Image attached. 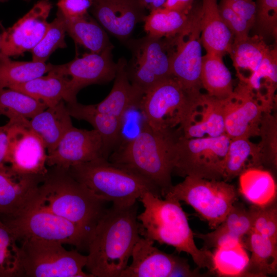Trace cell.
<instances>
[{
    "label": "cell",
    "instance_id": "cell-1",
    "mask_svg": "<svg viewBox=\"0 0 277 277\" xmlns=\"http://www.w3.org/2000/svg\"><path fill=\"white\" fill-rule=\"evenodd\" d=\"M135 203L112 205L92 230L87 244L86 267L93 277H120L140 238Z\"/></svg>",
    "mask_w": 277,
    "mask_h": 277
},
{
    "label": "cell",
    "instance_id": "cell-2",
    "mask_svg": "<svg viewBox=\"0 0 277 277\" xmlns=\"http://www.w3.org/2000/svg\"><path fill=\"white\" fill-rule=\"evenodd\" d=\"M138 200L144 207L137 216L140 235L189 254L198 267L211 271L212 252L197 248L180 202L171 198L162 200L150 191L144 192Z\"/></svg>",
    "mask_w": 277,
    "mask_h": 277
},
{
    "label": "cell",
    "instance_id": "cell-3",
    "mask_svg": "<svg viewBox=\"0 0 277 277\" xmlns=\"http://www.w3.org/2000/svg\"><path fill=\"white\" fill-rule=\"evenodd\" d=\"M105 202L68 170L51 167L39 185L34 206L74 223L90 234L106 211Z\"/></svg>",
    "mask_w": 277,
    "mask_h": 277
},
{
    "label": "cell",
    "instance_id": "cell-4",
    "mask_svg": "<svg viewBox=\"0 0 277 277\" xmlns=\"http://www.w3.org/2000/svg\"><path fill=\"white\" fill-rule=\"evenodd\" d=\"M177 138L154 131L144 123L138 134L122 142L108 159L152 184L164 197L173 185L172 149Z\"/></svg>",
    "mask_w": 277,
    "mask_h": 277
},
{
    "label": "cell",
    "instance_id": "cell-5",
    "mask_svg": "<svg viewBox=\"0 0 277 277\" xmlns=\"http://www.w3.org/2000/svg\"><path fill=\"white\" fill-rule=\"evenodd\" d=\"M68 171L97 197L116 206L132 205L147 191L162 196L152 184L105 159L75 165Z\"/></svg>",
    "mask_w": 277,
    "mask_h": 277
},
{
    "label": "cell",
    "instance_id": "cell-6",
    "mask_svg": "<svg viewBox=\"0 0 277 277\" xmlns=\"http://www.w3.org/2000/svg\"><path fill=\"white\" fill-rule=\"evenodd\" d=\"M202 97L199 100L191 97L171 76L146 91L139 108L145 118L144 123L150 128L180 137L190 124Z\"/></svg>",
    "mask_w": 277,
    "mask_h": 277
},
{
    "label": "cell",
    "instance_id": "cell-7",
    "mask_svg": "<svg viewBox=\"0 0 277 277\" xmlns=\"http://www.w3.org/2000/svg\"><path fill=\"white\" fill-rule=\"evenodd\" d=\"M191 206L212 229L226 218L238 199L235 187L223 180L186 176L164 196Z\"/></svg>",
    "mask_w": 277,
    "mask_h": 277
},
{
    "label": "cell",
    "instance_id": "cell-8",
    "mask_svg": "<svg viewBox=\"0 0 277 277\" xmlns=\"http://www.w3.org/2000/svg\"><path fill=\"white\" fill-rule=\"evenodd\" d=\"M230 140L225 134L217 137H179L173 146V172L184 177L193 176L223 180L224 161Z\"/></svg>",
    "mask_w": 277,
    "mask_h": 277
},
{
    "label": "cell",
    "instance_id": "cell-9",
    "mask_svg": "<svg viewBox=\"0 0 277 277\" xmlns=\"http://www.w3.org/2000/svg\"><path fill=\"white\" fill-rule=\"evenodd\" d=\"M24 276L30 277H93L85 272L87 255L67 250L63 244L36 239L21 241Z\"/></svg>",
    "mask_w": 277,
    "mask_h": 277
},
{
    "label": "cell",
    "instance_id": "cell-10",
    "mask_svg": "<svg viewBox=\"0 0 277 277\" xmlns=\"http://www.w3.org/2000/svg\"><path fill=\"white\" fill-rule=\"evenodd\" d=\"M125 43L131 53L126 67L128 78L143 93L172 76L170 62L174 49V37L157 38L147 35L138 39H129Z\"/></svg>",
    "mask_w": 277,
    "mask_h": 277
},
{
    "label": "cell",
    "instance_id": "cell-11",
    "mask_svg": "<svg viewBox=\"0 0 277 277\" xmlns=\"http://www.w3.org/2000/svg\"><path fill=\"white\" fill-rule=\"evenodd\" d=\"M4 222L17 241L36 239L81 247L90 235L83 227L36 206Z\"/></svg>",
    "mask_w": 277,
    "mask_h": 277
},
{
    "label": "cell",
    "instance_id": "cell-12",
    "mask_svg": "<svg viewBox=\"0 0 277 277\" xmlns=\"http://www.w3.org/2000/svg\"><path fill=\"white\" fill-rule=\"evenodd\" d=\"M191 26L186 32L174 37V49L171 57V74L185 91L193 98L203 96L201 73L202 47L200 9L192 10Z\"/></svg>",
    "mask_w": 277,
    "mask_h": 277
},
{
    "label": "cell",
    "instance_id": "cell-13",
    "mask_svg": "<svg viewBox=\"0 0 277 277\" xmlns=\"http://www.w3.org/2000/svg\"><path fill=\"white\" fill-rule=\"evenodd\" d=\"M225 132L230 139L259 136L263 114L272 108L263 102L244 80L223 100Z\"/></svg>",
    "mask_w": 277,
    "mask_h": 277
},
{
    "label": "cell",
    "instance_id": "cell-14",
    "mask_svg": "<svg viewBox=\"0 0 277 277\" xmlns=\"http://www.w3.org/2000/svg\"><path fill=\"white\" fill-rule=\"evenodd\" d=\"M29 121H9L6 124L8 133L6 164L19 174L43 175L48 170L47 150L41 137L30 127Z\"/></svg>",
    "mask_w": 277,
    "mask_h": 277
},
{
    "label": "cell",
    "instance_id": "cell-15",
    "mask_svg": "<svg viewBox=\"0 0 277 277\" xmlns=\"http://www.w3.org/2000/svg\"><path fill=\"white\" fill-rule=\"evenodd\" d=\"M52 8L49 0H39L4 33L1 52L3 55L18 56L31 51L46 33L48 17Z\"/></svg>",
    "mask_w": 277,
    "mask_h": 277
},
{
    "label": "cell",
    "instance_id": "cell-16",
    "mask_svg": "<svg viewBox=\"0 0 277 277\" xmlns=\"http://www.w3.org/2000/svg\"><path fill=\"white\" fill-rule=\"evenodd\" d=\"M100 159L105 157L103 141L98 132L93 129L89 130L73 126L55 149L47 153L46 164L68 170L74 165Z\"/></svg>",
    "mask_w": 277,
    "mask_h": 277
},
{
    "label": "cell",
    "instance_id": "cell-17",
    "mask_svg": "<svg viewBox=\"0 0 277 277\" xmlns=\"http://www.w3.org/2000/svg\"><path fill=\"white\" fill-rule=\"evenodd\" d=\"M113 48L112 45L99 53H85L68 63L55 65L52 70L71 77L69 78L71 88L77 95L81 89L87 86L105 84L114 80L117 64L113 60Z\"/></svg>",
    "mask_w": 277,
    "mask_h": 277
},
{
    "label": "cell",
    "instance_id": "cell-18",
    "mask_svg": "<svg viewBox=\"0 0 277 277\" xmlns=\"http://www.w3.org/2000/svg\"><path fill=\"white\" fill-rule=\"evenodd\" d=\"M89 10L100 25L123 43L128 41L136 25L144 22L146 9L140 0H91Z\"/></svg>",
    "mask_w": 277,
    "mask_h": 277
},
{
    "label": "cell",
    "instance_id": "cell-19",
    "mask_svg": "<svg viewBox=\"0 0 277 277\" xmlns=\"http://www.w3.org/2000/svg\"><path fill=\"white\" fill-rule=\"evenodd\" d=\"M43 175H25L8 165L0 170V215L12 219L33 207Z\"/></svg>",
    "mask_w": 277,
    "mask_h": 277
},
{
    "label": "cell",
    "instance_id": "cell-20",
    "mask_svg": "<svg viewBox=\"0 0 277 277\" xmlns=\"http://www.w3.org/2000/svg\"><path fill=\"white\" fill-rule=\"evenodd\" d=\"M253 206L246 208L236 202L225 219L214 230L205 234L194 233L202 240L204 249L212 247H231L244 245V239L251 231Z\"/></svg>",
    "mask_w": 277,
    "mask_h": 277
},
{
    "label": "cell",
    "instance_id": "cell-21",
    "mask_svg": "<svg viewBox=\"0 0 277 277\" xmlns=\"http://www.w3.org/2000/svg\"><path fill=\"white\" fill-rule=\"evenodd\" d=\"M131 264L120 277L169 276L177 256L166 253L154 246V242L140 237L131 253Z\"/></svg>",
    "mask_w": 277,
    "mask_h": 277
},
{
    "label": "cell",
    "instance_id": "cell-22",
    "mask_svg": "<svg viewBox=\"0 0 277 277\" xmlns=\"http://www.w3.org/2000/svg\"><path fill=\"white\" fill-rule=\"evenodd\" d=\"M71 117L89 123L100 135L103 143L105 159L122 143L123 120L97 110L93 105H83L77 102L66 103Z\"/></svg>",
    "mask_w": 277,
    "mask_h": 277
},
{
    "label": "cell",
    "instance_id": "cell-23",
    "mask_svg": "<svg viewBox=\"0 0 277 277\" xmlns=\"http://www.w3.org/2000/svg\"><path fill=\"white\" fill-rule=\"evenodd\" d=\"M126 63L124 57L118 60L111 91L102 101L93 105L97 110L123 120L129 110L139 108L144 94L129 81L126 70Z\"/></svg>",
    "mask_w": 277,
    "mask_h": 277
},
{
    "label": "cell",
    "instance_id": "cell-24",
    "mask_svg": "<svg viewBox=\"0 0 277 277\" xmlns=\"http://www.w3.org/2000/svg\"><path fill=\"white\" fill-rule=\"evenodd\" d=\"M201 42L207 53L223 57L229 53L233 36L220 15L217 0H202Z\"/></svg>",
    "mask_w": 277,
    "mask_h": 277
},
{
    "label": "cell",
    "instance_id": "cell-25",
    "mask_svg": "<svg viewBox=\"0 0 277 277\" xmlns=\"http://www.w3.org/2000/svg\"><path fill=\"white\" fill-rule=\"evenodd\" d=\"M65 102L47 107L29 121L31 129L44 143L47 153L53 151L66 132L73 126Z\"/></svg>",
    "mask_w": 277,
    "mask_h": 277
},
{
    "label": "cell",
    "instance_id": "cell-26",
    "mask_svg": "<svg viewBox=\"0 0 277 277\" xmlns=\"http://www.w3.org/2000/svg\"><path fill=\"white\" fill-rule=\"evenodd\" d=\"M10 89L24 92L44 103L47 107L62 101L66 103L77 102L69 79L53 70L47 75H42Z\"/></svg>",
    "mask_w": 277,
    "mask_h": 277
},
{
    "label": "cell",
    "instance_id": "cell-27",
    "mask_svg": "<svg viewBox=\"0 0 277 277\" xmlns=\"http://www.w3.org/2000/svg\"><path fill=\"white\" fill-rule=\"evenodd\" d=\"M223 100L203 94L190 124L184 130L186 138L217 137L225 134Z\"/></svg>",
    "mask_w": 277,
    "mask_h": 277
},
{
    "label": "cell",
    "instance_id": "cell-28",
    "mask_svg": "<svg viewBox=\"0 0 277 277\" xmlns=\"http://www.w3.org/2000/svg\"><path fill=\"white\" fill-rule=\"evenodd\" d=\"M239 176L240 191L252 205L265 207L275 202L276 184L270 171L261 168H251Z\"/></svg>",
    "mask_w": 277,
    "mask_h": 277
},
{
    "label": "cell",
    "instance_id": "cell-29",
    "mask_svg": "<svg viewBox=\"0 0 277 277\" xmlns=\"http://www.w3.org/2000/svg\"><path fill=\"white\" fill-rule=\"evenodd\" d=\"M244 239V247L251 252L245 276H266L277 271V243L251 231Z\"/></svg>",
    "mask_w": 277,
    "mask_h": 277
},
{
    "label": "cell",
    "instance_id": "cell-30",
    "mask_svg": "<svg viewBox=\"0 0 277 277\" xmlns=\"http://www.w3.org/2000/svg\"><path fill=\"white\" fill-rule=\"evenodd\" d=\"M222 56L206 53L202 57L201 80L208 95L224 100L233 93L232 76Z\"/></svg>",
    "mask_w": 277,
    "mask_h": 277
},
{
    "label": "cell",
    "instance_id": "cell-31",
    "mask_svg": "<svg viewBox=\"0 0 277 277\" xmlns=\"http://www.w3.org/2000/svg\"><path fill=\"white\" fill-rule=\"evenodd\" d=\"M251 168H263L257 144L246 137L231 139L224 161L223 180L230 181Z\"/></svg>",
    "mask_w": 277,
    "mask_h": 277
},
{
    "label": "cell",
    "instance_id": "cell-32",
    "mask_svg": "<svg viewBox=\"0 0 277 277\" xmlns=\"http://www.w3.org/2000/svg\"><path fill=\"white\" fill-rule=\"evenodd\" d=\"M192 17V10L189 14H185L165 8H159L147 15L144 22V30L147 35L153 37H173L189 30Z\"/></svg>",
    "mask_w": 277,
    "mask_h": 277
},
{
    "label": "cell",
    "instance_id": "cell-33",
    "mask_svg": "<svg viewBox=\"0 0 277 277\" xmlns=\"http://www.w3.org/2000/svg\"><path fill=\"white\" fill-rule=\"evenodd\" d=\"M65 19L66 32L75 44L90 52L99 53L113 45L105 29L88 13L77 18Z\"/></svg>",
    "mask_w": 277,
    "mask_h": 277
},
{
    "label": "cell",
    "instance_id": "cell-34",
    "mask_svg": "<svg viewBox=\"0 0 277 277\" xmlns=\"http://www.w3.org/2000/svg\"><path fill=\"white\" fill-rule=\"evenodd\" d=\"M271 48L259 35L233 38L229 52L237 71L240 69L255 71Z\"/></svg>",
    "mask_w": 277,
    "mask_h": 277
},
{
    "label": "cell",
    "instance_id": "cell-35",
    "mask_svg": "<svg viewBox=\"0 0 277 277\" xmlns=\"http://www.w3.org/2000/svg\"><path fill=\"white\" fill-rule=\"evenodd\" d=\"M55 65L37 62L14 61L10 57L0 60V88H11L52 70Z\"/></svg>",
    "mask_w": 277,
    "mask_h": 277
},
{
    "label": "cell",
    "instance_id": "cell-36",
    "mask_svg": "<svg viewBox=\"0 0 277 277\" xmlns=\"http://www.w3.org/2000/svg\"><path fill=\"white\" fill-rule=\"evenodd\" d=\"M47 107L29 95L10 88H0V115L9 121L31 119Z\"/></svg>",
    "mask_w": 277,
    "mask_h": 277
},
{
    "label": "cell",
    "instance_id": "cell-37",
    "mask_svg": "<svg viewBox=\"0 0 277 277\" xmlns=\"http://www.w3.org/2000/svg\"><path fill=\"white\" fill-rule=\"evenodd\" d=\"M249 256L242 245L215 248L212 252V272L220 276H245Z\"/></svg>",
    "mask_w": 277,
    "mask_h": 277
},
{
    "label": "cell",
    "instance_id": "cell-38",
    "mask_svg": "<svg viewBox=\"0 0 277 277\" xmlns=\"http://www.w3.org/2000/svg\"><path fill=\"white\" fill-rule=\"evenodd\" d=\"M238 76L246 82L256 94L266 97L274 96L277 83L276 46L270 49L258 68L249 77L241 74Z\"/></svg>",
    "mask_w": 277,
    "mask_h": 277
},
{
    "label": "cell",
    "instance_id": "cell-39",
    "mask_svg": "<svg viewBox=\"0 0 277 277\" xmlns=\"http://www.w3.org/2000/svg\"><path fill=\"white\" fill-rule=\"evenodd\" d=\"M17 240L0 215V277L24 276Z\"/></svg>",
    "mask_w": 277,
    "mask_h": 277
},
{
    "label": "cell",
    "instance_id": "cell-40",
    "mask_svg": "<svg viewBox=\"0 0 277 277\" xmlns=\"http://www.w3.org/2000/svg\"><path fill=\"white\" fill-rule=\"evenodd\" d=\"M66 19L58 10L54 20L39 42L31 51L32 61L46 63L57 49L67 47L65 42Z\"/></svg>",
    "mask_w": 277,
    "mask_h": 277
},
{
    "label": "cell",
    "instance_id": "cell-41",
    "mask_svg": "<svg viewBox=\"0 0 277 277\" xmlns=\"http://www.w3.org/2000/svg\"><path fill=\"white\" fill-rule=\"evenodd\" d=\"M259 136L261 141L257 146L262 167L275 170L277 167V118L271 111L263 114Z\"/></svg>",
    "mask_w": 277,
    "mask_h": 277
},
{
    "label": "cell",
    "instance_id": "cell-42",
    "mask_svg": "<svg viewBox=\"0 0 277 277\" xmlns=\"http://www.w3.org/2000/svg\"><path fill=\"white\" fill-rule=\"evenodd\" d=\"M255 22L253 27L264 39L267 37L276 38L277 0H256Z\"/></svg>",
    "mask_w": 277,
    "mask_h": 277
},
{
    "label": "cell",
    "instance_id": "cell-43",
    "mask_svg": "<svg viewBox=\"0 0 277 277\" xmlns=\"http://www.w3.org/2000/svg\"><path fill=\"white\" fill-rule=\"evenodd\" d=\"M251 231L277 243V208L275 202L265 206L253 205Z\"/></svg>",
    "mask_w": 277,
    "mask_h": 277
},
{
    "label": "cell",
    "instance_id": "cell-44",
    "mask_svg": "<svg viewBox=\"0 0 277 277\" xmlns=\"http://www.w3.org/2000/svg\"><path fill=\"white\" fill-rule=\"evenodd\" d=\"M218 8L222 19L233 38L249 35L251 27L236 14L225 0H220Z\"/></svg>",
    "mask_w": 277,
    "mask_h": 277
},
{
    "label": "cell",
    "instance_id": "cell-45",
    "mask_svg": "<svg viewBox=\"0 0 277 277\" xmlns=\"http://www.w3.org/2000/svg\"><path fill=\"white\" fill-rule=\"evenodd\" d=\"M91 0H58V10L66 19H74L88 13Z\"/></svg>",
    "mask_w": 277,
    "mask_h": 277
},
{
    "label": "cell",
    "instance_id": "cell-46",
    "mask_svg": "<svg viewBox=\"0 0 277 277\" xmlns=\"http://www.w3.org/2000/svg\"><path fill=\"white\" fill-rule=\"evenodd\" d=\"M232 10L253 28L256 5L253 0H225Z\"/></svg>",
    "mask_w": 277,
    "mask_h": 277
},
{
    "label": "cell",
    "instance_id": "cell-47",
    "mask_svg": "<svg viewBox=\"0 0 277 277\" xmlns=\"http://www.w3.org/2000/svg\"><path fill=\"white\" fill-rule=\"evenodd\" d=\"M201 274L191 270L187 261L177 257L169 276H199Z\"/></svg>",
    "mask_w": 277,
    "mask_h": 277
},
{
    "label": "cell",
    "instance_id": "cell-48",
    "mask_svg": "<svg viewBox=\"0 0 277 277\" xmlns=\"http://www.w3.org/2000/svg\"><path fill=\"white\" fill-rule=\"evenodd\" d=\"M194 0H166L163 8L189 14L193 7Z\"/></svg>",
    "mask_w": 277,
    "mask_h": 277
},
{
    "label": "cell",
    "instance_id": "cell-49",
    "mask_svg": "<svg viewBox=\"0 0 277 277\" xmlns=\"http://www.w3.org/2000/svg\"><path fill=\"white\" fill-rule=\"evenodd\" d=\"M8 146V133L7 126H0V170L6 166V159Z\"/></svg>",
    "mask_w": 277,
    "mask_h": 277
},
{
    "label": "cell",
    "instance_id": "cell-50",
    "mask_svg": "<svg viewBox=\"0 0 277 277\" xmlns=\"http://www.w3.org/2000/svg\"><path fill=\"white\" fill-rule=\"evenodd\" d=\"M144 8L149 12L155 9L163 8L166 0H140Z\"/></svg>",
    "mask_w": 277,
    "mask_h": 277
},
{
    "label": "cell",
    "instance_id": "cell-51",
    "mask_svg": "<svg viewBox=\"0 0 277 277\" xmlns=\"http://www.w3.org/2000/svg\"><path fill=\"white\" fill-rule=\"evenodd\" d=\"M5 30H6V29L4 28V26L3 25L2 22L0 21V60L3 59L6 57H7L3 55L1 52L2 42L3 36V35Z\"/></svg>",
    "mask_w": 277,
    "mask_h": 277
},
{
    "label": "cell",
    "instance_id": "cell-52",
    "mask_svg": "<svg viewBox=\"0 0 277 277\" xmlns=\"http://www.w3.org/2000/svg\"><path fill=\"white\" fill-rule=\"evenodd\" d=\"M8 0H0V3L7 2Z\"/></svg>",
    "mask_w": 277,
    "mask_h": 277
},
{
    "label": "cell",
    "instance_id": "cell-53",
    "mask_svg": "<svg viewBox=\"0 0 277 277\" xmlns=\"http://www.w3.org/2000/svg\"><path fill=\"white\" fill-rule=\"evenodd\" d=\"M24 1H27V2H29V1H30V0H24Z\"/></svg>",
    "mask_w": 277,
    "mask_h": 277
}]
</instances>
